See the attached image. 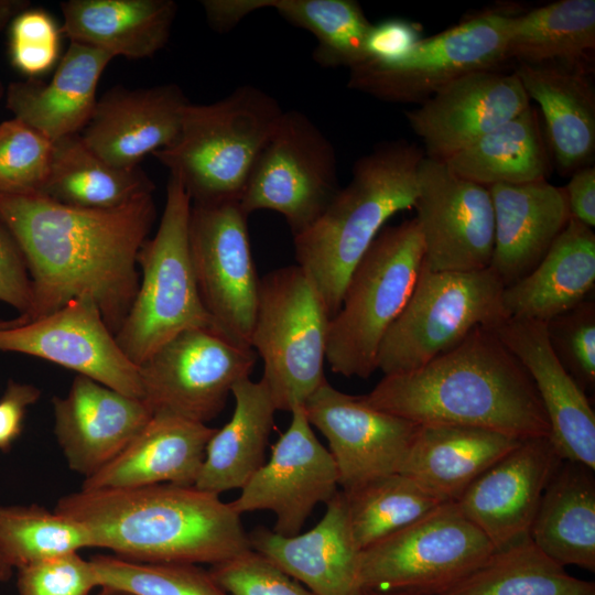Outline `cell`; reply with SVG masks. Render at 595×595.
<instances>
[{"label": "cell", "mask_w": 595, "mask_h": 595, "mask_svg": "<svg viewBox=\"0 0 595 595\" xmlns=\"http://www.w3.org/2000/svg\"><path fill=\"white\" fill-rule=\"evenodd\" d=\"M156 216L152 194L111 209L63 205L42 194H0V219L31 280V322L69 301L91 299L116 334L136 298L138 253Z\"/></svg>", "instance_id": "obj_1"}, {"label": "cell", "mask_w": 595, "mask_h": 595, "mask_svg": "<svg viewBox=\"0 0 595 595\" xmlns=\"http://www.w3.org/2000/svg\"><path fill=\"white\" fill-rule=\"evenodd\" d=\"M361 397L418 424L477 426L520 440L550 436L532 379L489 327H476L415 370L383 376Z\"/></svg>", "instance_id": "obj_2"}, {"label": "cell", "mask_w": 595, "mask_h": 595, "mask_svg": "<svg viewBox=\"0 0 595 595\" xmlns=\"http://www.w3.org/2000/svg\"><path fill=\"white\" fill-rule=\"evenodd\" d=\"M54 510L82 524L93 548L137 562L213 565L250 549L230 502L194 485L80 489Z\"/></svg>", "instance_id": "obj_3"}, {"label": "cell", "mask_w": 595, "mask_h": 595, "mask_svg": "<svg viewBox=\"0 0 595 595\" xmlns=\"http://www.w3.org/2000/svg\"><path fill=\"white\" fill-rule=\"evenodd\" d=\"M423 149L404 139L378 143L307 229L293 236L296 264L312 279L331 316L350 273L394 214L414 206Z\"/></svg>", "instance_id": "obj_4"}, {"label": "cell", "mask_w": 595, "mask_h": 595, "mask_svg": "<svg viewBox=\"0 0 595 595\" xmlns=\"http://www.w3.org/2000/svg\"><path fill=\"white\" fill-rule=\"evenodd\" d=\"M283 111L267 91L241 85L217 101L190 102L176 140L153 155L181 182L192 203L239 202Z\"/></svg>", "instance_id": "obj_5"}, {"label": "cell", "mask_w": 595, "mask_h": 595, "mask_svg": "<svg viewBox=\"0 0 595 595\" xmlns=\"http://www.w3.org/2000/svg\"><path fill=\"white\" fill-rule=\"evenodd\" d=\"M423 258L415 218L381 229L350 273L329 320L326 361L333 372L367 379L377 370L381 342L409 301Z\"/></svg>", "instance_id": "obj_6"}, {"label": "cell", "mask_w": 595, "mask_h": 595, "mask_svg": "<svg viewBox=\"0 0 595 595\" xmlns=\"http://www.w3.org/2000/svg\"><path fill=\"white\" fill-rule=\"evenodd\" d=\"M192 201L170 174L163 213L155 235L139 250V288L115 334L125 355L137 366L177 334L214 328L202 303L190 252Z\"/></svg>", "instance_id": "obj_7"}, {"label": "cell", "mask_w": 595, "mask_h": 595, "mask_svg": "<svg viewBox=\"0 0 595 595\" xmlns=\"http://www.w3.org/2000/svg\"><path fill=\"white\" fill-rule=\"evenodd\" d=\"M331 314L310 275L298 264L266 273L250 338L263 360V380L277 410L303 405L326 380Z\"/></svg>", "instance_id": "obj_8"}, {"label": "cell", "mask_w": 595, "mask_h": 595, "mask_svg": "<svg viewBox=\"0 0 595 595\" xmlns=\"http://www.w3.org/2000/svg\"><path fill=\"white\" fill-rule=\"evenodd\" d=\"M504 289L489 268L432 271L422 263L409 301L381 342L377 369L385 376L415 370L476 327H497L508 318Z\"/></svg>", "instance_id": "obj_9"}, {"label": "cell", "mask_w": 595, "mask_h": 595, "mask_svg": "<svg viewBox=\"0 0 595 595\" xmlns=\"http://www.w3.org/2000/svg\"><path fill=\"white\" fill-rule=\"evenodd\" d=\"M494 549L455 502H445L361 550L359 585L361 591L436 595L472 572Z\"/></svg>", "instance_id": "obj_10"}, {"label": "cell", "mask_w": 595, "mask_h": 595, "mask_svg": "<svg viewBox=\"0 0 595 595\" xmlns=\"http://www.w3.org/2000/svg\"><path fill=\"white\" fill-rule=\"evenodd\" d=\"M511 11L477 13L433 36L421 39L401 58L364 61L349 68L347 87L385 102L419 106L454 80L507 61Z\"/></svg>", "instance_id": "obj_11"}, {"label": "cell", "mask_w": 595, "mask_h": 595, "mask_svg": "<svg viewBox=\"0 0 595 595\" xmlns=\"http://www.w3.org/2000/svg\"><path fill=\"white\" fill-rule=\"evenodd\" d=\"M336 151L315 122L300 110H284L258 154L239 205L246 215L281 214L293 236L307 229L337 191Z\"/></svg>", "instance_id": "obj_12"}, {"label": "cell", "mask_w": 595, "mask_h": 595, "mask_svg": "<svg viewBox=\"0 0 595 595\" xmlns=\"http://www.w3.org/2000/svg\"><path fill=\"white\" fill-rule=\"evenodd\" d=\"M256 351L214 328L186 329L139 365L143 401L153 413L212 421L234 386L250 378Z\"/></svg>", "instance_id": "obj_13"}, {"label": "cell", "mask_w": 595, "mask_h": 595, "mask_svg": "<svg viewBox=\"0 0 595 595\" xmlns=\"http://www.w3.org/2000/svg\"><path fill=\"white\" fill-rule=\"evenodd\" d=\"M239 202L192 203L188 240L202 303L214 329L250 346L259 281Z\"/></svg>", "instance_id": "obj_14"}, {"label": "cell", "mask_w": 595, "mask_h": 595, "mask_svg": "<svg viewBox=\"0 0 595 595\" xmlns=\"http://www.w3.org/2000/svg\"><path fill=\"white\" fill-rule=\"evenodd\" d=\"M413 208L423 241V266L432 271L489 268L495 215L489 190L424 155Z\"/></svg>", "instance_id": "obj_15"}, {"label": "cell", "mask_w": 595, "mask_h": 595, "mask_svg": "<svg viewBox=\"0 0 595 595\" xmlns=\"http://www.w3.org/2000/svg\"><path fill=\"white\" fill-rule=\"evenodd\" d=\"M290 413V425L273 444L270 458L230 502L240 516L273 512L272 531L284 537L300 533L313 509L326 505L339 486L336 464L315 436L303 405Z\"/></svg>", "instance_id": "obj_16"}, {"label": "cell", "mask_w": 595, "mask_h": 595, "mask_svg": "<svg viewBox=\"0 0 595 595\" xmlns=\"http://www.w3.org/2000/svg\"><path fill=\"white\" fill-rule=\"evenodd\" d=\"M0 351L52 361L143 400L139 367L121 350L91 299H75L48 315L0 328Z\"/></svg>", "instance_id": "obj_17"}, {"label": "cell", "mask_w": 595, "mask_h": 595, "mask_svg": "<svg viewBox=\"0 0 595 595\" xmlns=\"http://www.w3.org/2000/svg\"><path fill=\"white\" fill-rule=\"evenodd\" d=\"M305 415L327 440L338 485L350 491L399 473L418 423L369 405L325 380L304 402Z\"/></svg>", "instance_id": "obj_18"}, {"label": "cell", "mask_w": 595, "mask_h": 595, "mask_svg": "<svg viewBox=\"0 0 595 595\" xmlns=\"http://www.w3.org/2000/svg\"><path fill=\"white\" fill-rule=\"evenodd\" d=\"M530 105L515 72L488 69L454 80L404 115L424 155L445 161Z\"/></svg>", "instance_id": "obj_19"}, {"label": "cell", "mask_w": 595, "mask_h": 595, "mask_svg": "<svg viewBox=\"0 0 595 595\" xmlns=\"http://www.w3.org/2000/svg\"><path fill=\"white\" fill-rule=\"evenodd\" d=\"M562 459L549 436L524 439L455 501L494 548L529 536L542 494Z\"/></svg>", "instance_id": "obj_20"}, {"label": "cell", "mask_w": 595, "mask_h": 595, "mask_svg": "<svg viewBox=\"0 0 595 595\" xmlns=\"http://www.w3.org/2000/svg\"><path fill=\"white\" fill-rule=\"evenodd\" d=\"M190 102L175 84L117 86L97 100L80 138L108 164L133 169L145 155L176 140Z\"/></svg>", "instance_id": "obj_21"}, {"label": "cell", "mask_w": 595, "mask_h": 595, "mask_svg": "<svg viewBox=\"0 0 595 595\" xmlns=\"http://www.w3.org/2000/svg\"><path fill=\"white\" fill-rule=\"evenodd\" d=\"M52 402L56 441L68 467L85 478L113 459L153 415L142 399L80 375Z\"/></svg>", "instance_id": "obj_22"}, {"label": "cell", "mask_w": 595, "mask_h": 595, "mask_svg": "<svg viewBox=\"0 0 595 595\" xmlns=\"http://www.w3.org/2000/svg\"><path fill=\"white\" fill-rule=\"evenodd\" d=\"M529 374L563 461L595 469V413L586 392L554 355L543 322L507 318L494 328Z\"/></svg>", "instance_id": "obj_23"}, {"label": "cell", "mask_w": 595, "mask_h": 595, "mask_svg": "<svg viewBox=\"0 0 595 595\" xmlns=\"http://www.w3.org/2000/svg\"><path fill=\"white\" fill-rule=\"evenodd\" d=\"M248 536L251 550L314 595H360V550L350 531L342 490L326 504L320 522L304 533L284 537L258 527Z\"/></svg>", "instance_id": "obj_24"}, {"label": "cell", "mask_w": 595, "mask_h": 595, "mask_svg": "<svg viewBox=\"0 0 595 595\" xmlns=\"http://www.w3.org/2000/svg\"><path fill=\"white\" fill-rule=\"evenodd\" d=\"M489 190L495 215L489 269L504 286L530 273L567 225L563 187L544 181L496 184Z\"/></svg>", "instance_id": "obj_25"}, {"label": "cell", "mask_w": 595, "mask_h": 595, "mask_svg": "<svg viewBox=\"0 0 595 595\" xmlns=\"http://www.w3.org/2000/svg\"><path fill=\"white\" fill-rule=\"evenodd\" d=\"M216 429L166 413L148 423L108 464L84 479L82 489H123L155 484L192 486Z\"/></svg>", "instance_id": "obj_26"}, {"label": "cell", "mask_w": 595, "mask_h": 595, "mask_svg": "<svg viewBox=\"0 0 595 595\" xmlns=\"http://www.w3.org/2000/svg\"><path fill=\"white\" fill-rule=\"evenodd\" d=\"M541 111L553 166L561 175L594 164L595 86L593 72L559 65L517 63L513 71Z\"/></svg>", "instance_id": "obj_27"}, {"label": "cell", "mask_w": 595, "mask_h": 595, "mask_svg": "<svg viewBox=\"0 0 595 595\" xmlns=\"http://www.w3.org/2000/svg\"><path fill=\"white\" fill-rule=\"evenodd\" d=\"M112 58L105 51L69 42L50 82L9 85L7 107L15 119L52 142L76 134L91 118L98 80Z\"/></svg>", "instance_id": "obj_28"}, {"label": "cell", "mask_w": 595, "mask_h": 595, "mask_svg": "<svg viewBox=\"0 0 595 595\" xmlns=\"http://www.w3.org/2000/svg\"><path fill=\"white\" fill-rule=\"evenodd\" d=\"M521 440L488 429L419 424L399 473L444 502H455L494 463Z\"/></svg>", "instance_id": "obj_29"}, {"label": "cell", "mask_w": 595, "mask_h": 595, "mask_svg": "<svg viewBox=\"0 0 595 595\" xmlns=\"http://www.w3.org/2000/svg\"><path fill=\"white\" fill-rule=\"evenodd\" d=\"M595 285V234L573 217L540 263L505 286L508 318L547 323L587 299Z\"/></svg>", "instance_id": "obj_30"}, {"label": "cell", "mask_w": 595, "mask_h": 595, "mask_svg": "<svg viewBox=\"0 0 595 595\" xmlns=\"http://www.w3.org/2000/svg\"><path fill=\"white\" fill-rule=\"evenodd\" d=\"M61 9V32L71 42L113 57L145 58L167 42L177 6L172 0H69Z\"/></svg>", "instance_id": "obj_31"}, {"label": "cell", "mask_w": 595, "mask_h": 595, "mask_svg": "<svg viewBox=\"0 0 595 595\" xmlns=\"http://www.w3.org/2000/svg\"><path fill=\"white\" fill-rule=\"evenodd\" d=\"M231 396L235 400L232 415L208 441L194 484L216 495L241 489L264 464L274 426L277 409L262 379L240 380Z\"/></svg>", "instance_id": "obj_32"}, {"label": "cell", "mask_w": 595, "mask_h": 595, "mask_svg": "<svg viewBox=\"0 0 595 595\" xmlns=\"http://www.w3.org/2000/svg\"><path fill=\"white\" fill-rule=\"evenodd\" d=\"M588 466L561 461L550 478L529 536L559 564L595 571V477Z\"/></svg>", "instance_id": "obj_33"}, {"label": "cell", "mask_w": 595, "mask_h": 595, "mask_svg": "<svg viewBox=\"0 0 595 595\" xmlns=\"http://www.w3.org/2000/svg\"><path fill=\"white\" fill-rule=\"evenodd\" d=\"M443 162L485 187L544 181L553 169L541 117L531 105Z\"/></svg>", "instance_id": "obj_34"}, {"label": "cell", "mask_w": 595, "mask_h": 595, "mask_svg": "<svg viewBox=\"0 0 595 595\" xmlns=\"http://www.w3.org/2000/svg\"><path fill=\"white\" fill-rule=\"evenodd\" d=\"M595 1L559 0L509 19L507 60L559 64L594 73Z\"/></svg>", "instance_id": "obj_35"}, {"label": "cell", "mask_w": 595, "mask_h": 595, "mask_svg": "<svg viewBox=\"0 0 595 595\" xmlns=\"http://www.w3.org/2000/svg\"><path fill=\"white\" fill-rule=\"evenodd\" d=\"M153 191V182L139 166L108 164L76 133L53 142L48 176L39 194L76 208L111 209Z\"/></svg>", "instance_id": "obj_36"}, {"label": "cell", "mask_w": 595, "mask_h": 595, "mask_svg": "<svg viewBox=\"0 0 595 595\" xmlns=\"http://www.w3.org/2000/svg\"><path fill=\"white\" fill-rule=\"evenodd\" d=\"M436 595H595L526 536L495 548L472 572Z\"/></svg>", "instance_id": "obj_37"}, {"label": "cell", "mask_w": 595, "mask_h": 595, "mask_svg": "<svg viewBox=\"0 0 595 595\" xmlns=\"http://www.w3.org/2000/svg\"><path fill=\"white\" fill-rule=\"evenodd\" d=\"M343 494L350 531L360 551L418 522L445 504L402 473L376 478Z\"/></svg>", "instance_id": "obj_38"}, {"label": "cell", "mask_w": 595, "mask_h": 595, "mask_svg": "<svg viewBox=\"0 0 595 595\" xmlns=\"http://www.w3.org/2000/svg\"><path fill=\"white\" fill-rule=\"evenodd\" d=\"M263 6L315 37L312 57L321 67L349 69L365 61L371 23L356 1L263 0Z\"/></svg>", "instance_id": "obj_39"}, {"label": "cell", "mask_w": 595, "mask_h": 595, "mask_svg": "<svg viewBox=\"0 0 595 595\" xmlns=\"http://www.w3.org/2000/svg\"><path fill=\"white\" fill-rule=\"evenodd\" d=\"M93 548L87 530L37 505L0 506V555L17 570Z\"/></svg>", "instance_id": "obj_40"}, {"label": "cell", "mask_w": 595, "mask_h": 595, "mask_svg": "<svg viewBox=\"0 0 595 595\" xmlns=\"http://www.w3.org/2000/svg\"><path fill=\"white\" fill-rule=\"evenodd\" d=\"M89 560L99 587L133 595H228L197 564L137 562L117 555H95Z\"/></svg>", "instance_id": "obj_41"}, {"label": "cell", "mask_w": 595, "mask_h": 595, "mask_svg": "<svg viewBox=\"0 0 595 595\" xmlns=\"http://www.w3.org/2000/svg\"><path fill=\"white\" fill-rule=\"evenodd\" d=\"M53 142L13 118L0 123V194L40 193L51 167Z\"/></svg>", "instance_id": "obj_42"}, {"label": "cell", "mask_w": 595, "mask_h": 595, "mask_svg": "<svg viewBox=\"0 0 595 595\" xmlns=\"http://www.w3.org/2000/svg\"><path fill=\"white\" fill-rule=\"evenodd\" d=\"M545 324L558 360L586 392L595 387V302L586 299Z\"/></svg>", "instance_id": "obj_43"}, {"label": "cell", "mask_w": 595, "mask_h": 595, "mask_svg": "<svg viewBox=\"0 0 595 595\" xmlns=\"http://www.w3.org/2000/svg\"><path fill=\"white\" fill-rule=\"evenodd\" d=\"M208 572L228 595H314L251 549L210 565Z\"/></svg>", "instance_id": "obj_44"}, {"label": "cell", "mask_w": 595, "mask_h": 595, "mask_svg": "<svg viewBox=\"0 0 595 595\" xmlns=\"http://www.w3.org/2000/svg\"><path fill=\"white\" fill-rule=\"evenodd\" d=\"M11 22L13 66L30 76L47 72L58 57L61 26L47 12L37 9L24 10Z\"/></svg>", "instance_id": "obj_45"}, {"label": "cell", "mask_w": 595, "mask_h": 595, "mask_svg": "<svg viewBox=\"0 0 595 595\" xmlns=\"http://www.w3.org/2000/svg\"><path fill=\"white\" fill-rule=\"evenodd\" d=\"M96 587L94 566L78 552L18 569L19 595H90Z\"/></svg>", "instance_id": "obj_46"}, {"label": "cell", "mask_w": 595, "mask_h": 595, "mask_svg": "<svg viewBox=\"0 0 595 595\" xmlns=\"http://www.w3.org/2000/svg\"><path fill=\"white\" fill-rule=\"evenodd\" d=\"M0 301L20 315L30 311L32 286L23 255L13 236L0 219Z\"/></svg>", "instance_id": "obj_47"}, {"label": "cell", "mask_w": 595, "mask_h": 595, "mask_svg": "<svg viewBox=\"0 0 595 595\" xmlns=\"http://www.w3.org/2000/svg\"><path fill=\"white\" fill-rule=\"evenodd\" d=\"M421 26L403 19H388L371 24L365 41V61L393 62L421 40Z\"/></svg>", "instance_id": "obj_48"}, {"label": "cell", "mask_w": 595, "mask_h": 595, "mask_svg": "<svg viewBox=\"0 0 595 595\" xmlns=\"http://www.w3.org/2000/svg\"><path fill=\"white\" fill-rule=\"evenodd\" d=\"M41 391L33 385L10 380L0 398V451H8L22 432L29 405L35 403Z\"/></svg>", "instance_id": "obj_49"}, {"label": "cell", "mask_w": 595, "mask_h": 595, "mask_svg": "<svg viewBox=\"0 0 595 595\" xmlns=\"http://www.w3.org/2000/svg\"><path fill=\"white\" fill-rule=\"evenodd\" d=\"M563 187L571 217L589 228L595 226V166L587 165L570 175Z\"/></svg>", "instance_id": "obj_50"}, {"label": "cell", "mask_w": 595, "mask_h": 595, "mask_svg": "<svg viewBox=\"0 0 595 595\" xmlns=\"http://www.w3.org/2000/svg\"><path fill=\"white\" fill-rule=\"evenodd\" d=\"M208 23L217 32L229 31L248 14L262 10V0H205Z\"/></svg>", "instance_id": "obj_51"}, {"label": "cell", "mask_w": 595, "mask_h": 595, "mask_svg": "<svg viewBox=\"0 0 595 595\" xmlns=\"http://www.w3.org/2000/svg\"><path fill=\"white\" fill-rule=\"evenodd\" d=\"M26 7L28 2L25 1L0 0V30Z\"/></svg>", "instance_id": "obj_52"}, {"label": "cell", "mask_w": 595, "mask_h": 595, "mask_svg": "<svg viewBox=\"0 0 595 595\" xmlns=\"http://www.w3.org/2000/svg\"><path fill=\"white\" fill-rule=\"evenodd\" d=\"M12 569L13 567L0 555V583L10 578Z\"/></svg>", "instance_id": "obj_53"}, {"label": "cell", "mask_w": 595, "mask_h": 595, "mask_svg": "<svg viewBox=\"0 0 595 595\" xmlns=\"http://www.w3.org/2000/svg\"><path fill=\"white\" fill-rule=\"evenodd\" d=\"M101 589L96 595H133L122 589L113 587H100Z\"/></svg>", "instance_id": "obj_54"}, {"label": "cell", "mask_w": 595, "mask_h": 595, "mask_svg": "<svg viewBox=\"0 0 595 595\" xmlns=\"http://www.w3.org/2000/svg\"><path fill=\"white\" fill-rule=\"evenodd\" d=\"M360 595H416L404 592H375V591H361Z\"/></svg>", "instance_id": "obj_55"}, {"label": "cell", "mask_w": 595, "mask_h": 595, "mask_svg": "<svg viewBox=\"0 0 595 595\" xmlns=\"http://www.w3.org/2000/svg\"><path fill=\"white\" fill-rule=\"evenodd\" d=\"M7 325V322L4 320H0V328L4 327Z\"/></svg>", "instance_id": "obj_56"}]
</instances>
